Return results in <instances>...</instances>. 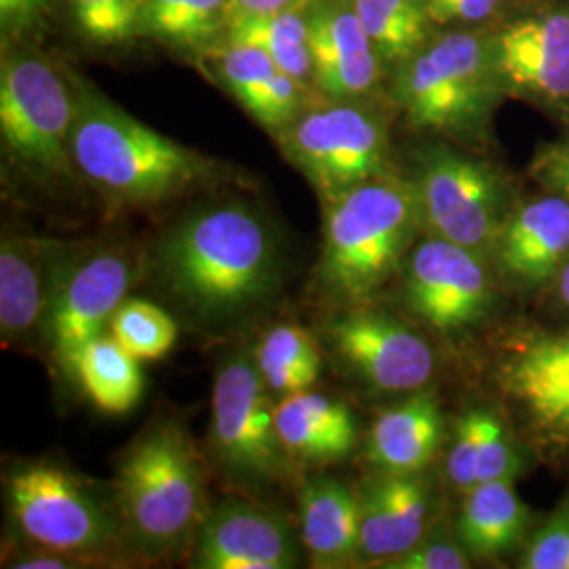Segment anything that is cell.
I'll list each match as a JSON object with an SVG mask.
<instances>
[{
	"label": "cell",
	"mask_w": 569,
	"mask_h": 569,
	"mask_svg": "<svg viewBox=\"0 0 569 569\" xmlns=\"http://www.w3.org/2000/svg\"><path fill=\"white\" fill-rule=\"evenodd\" d=\"M300 538L312 568H346L357 561V491L331 477L308 481L300 496Z\"/></svg>",
	"instance_id": "24"
},
{
	"label": "cell",
	"mask_w": 569,
	"mask_h": 569,
	"mask_svg": "<svg viewBox=\"0 0 569 569\" xmlns=\"http://www.w3.org/2000/svg\"><path fill=\"white\" fill-rule=\"evenodd\" d=\"M315 0H234L237 13H274L289 9H306Z\"/></svg>",
	"instance_id": "41"
},
{
	"label": "cell",
	"mask_w": 569,
	"mask_h": 569,
	"mask_svg": "<svg viewBox=\"0 0 569 569\" xmlns=\"http://www.w3.org/2000/svg\"><path fill=\"white\" fill-rule=\"evenodd\" d=\"M552 284H555V291H557L559 302L569 310V258L568 262L561 268V272L557 274V279L552 281Z\"/></svg>",
	"instance_id": "42"
},
{
	"label": "cell",
	"mask_w": 569,
	"mask_h": 569,
	"mask_svg": "<svg viewBox=\"0 0 569 569\" xmlns=\"http://www.w3.org/2000/svg\"><path fill=\"white\" fill-rule=\"evenodd\" d=\"M81 243L4 234L0 243V340L4 348L41 346L61 270Z\"/></svg>",
	"instance_id": "18"
},
{
	"label": "cell",
	"mask_w": 569,
	"mask_h": 569,
	"mask_svg": "<svg viewBox=\"0 0 569 569\" xmlns=\"http://www.w3.org/2000/svg\"><path fill=\"white\" fill-rule=\"evenodd\" d=\"M72 154L82 183L112 207H161L228 183L237 173L136 119L74 70Z\"/></svg>",
	"instance_id": "2"
},
{
	"label": "cell",
	"mask_w": 569,
	"mask_h": 569,
	"mask_svg": "<svg viewBox=\"0 0 569 569\" xmlns=\"http://www.w3.org/2000/svg\"><path fill=\"white\" fill-rule=\"evenodd\" d=\"M428 18L439 28H493L515 11V0H427Z\"/></svg>",
	"instance_id": "36"
},
{
	"label": "cell",
	"mask_w": 569,
	"mask_h": 569,
	"mask_svg": "<svg viewBox=\"0 0 569 569\" xmlns=\"http://www.w3.org/2000/svg\"><path fill=\"white\" fill-rule=\"evenodd\" d=\"M327 342L350 373L378 392H418L437 367L427 340L385 312H346L327 326Z\"/></svg>",
	"instance_id": "15"
},
{
	"label": "cell",
	"mask_w": 569,
	"mask_h": 569,
	"mask_svg": "<svg viewBox=\"0 0 569 569\" xmlns=\"http://www.w3.org/2000/svg\"><path fill=\"white\" fill-rule=\"evenodd\" d=\"M277 430L291 462L327 467L346 460L359 443L352 411L312 388L277 403Z\"/></svg>",
	"instance_id": "22"
},
{
	"label": "cell",
	"mask_w": 569,
	"mask_h": 569,
	"mask_svg": "<svg viewBox=\"0 0 569 569\" xmlns=\"http://www.w3.org/2000/svg\"><path fill=\"white\" fill-rule=\"evenodd\" d=\"M493 380L531 446L569 456V327L509 333L498 348Z\"/></svg>",
	"instance_id": "11"
},
{
	"label": "cell",
	"mask_w": 569,
	"mask_h": 569,
	"mask_svg": "<svg viewBox=\"0 0 569 569\" xmlns=\"http://www.w3.org/2000/svg\"><path fill=\"white\" fill-rule=\"evenodd\" d=\"M388 70L418 51L435 32L427 0H350Z\"/></svg>",
	"instance_id": "30"
},
{
	"label": "cell",
	"mask_w": 569,
	"mask_h": 569,
	"mask_svg": "<svg viewBox=\"0 0 569 569\" xmlns=\"http://www.w3.org/2000/svg\"><path fill=\"white\" fill-rule=\"evenodd\" d=\"M58 0H0V41L37 39L56 20Z\"/></svg>",
	"instance_id": "38"
},
{
	"label": "cell",
	"mask_w": 569,
	"mask_h": 569,
	"mask_svg": "<svg viewBox=\"0 0 569 569\" xmlns=\"http://www.w3.org/2000/svg\"><path fill=\"white\" fill-rule=\"evenodd\" d=\"M138 279L133 256L117 244H79L61 270L41 348L66 380L77 382L82 350L108 331Z\"/></svg>",
	"instance_id": "10"
},
{
	"label": "cell",
	"mask_w": 569,
	"mask_h": 569,
	"mask_svg": "<svg viewBox=\"0 0 569 569\" xmlns=\"http://www.w3.org/2000/svg\"><path fill=\"white\" fill-rule=\"evenodd\" d=\"M234 0H142L140 41L163 47L190 63L224 41Z\"/></svg>",
	"instance_id": "26"
},
{
	"label": "cell",
	"mask_w": 569,
	"mask_h": 569,
	"mask_svg": "<svg viewBox=\"0 0 569 569\" xmlns=\"http://www.w3.org/2000/svg\"><path fill=\"white\" fill-rule=\"evenodd\" d=\"M302 538L281 512L253 500H224L207 510L192 540L197 569H293L302 563Z\"/></svg>",
	"instance_id": "17"
},
{
	"label": "cell",
	"mask_w": 569,
	"mask_h": 569,
	"mask_svg": "<svg viewBox=\"0 0 569 569\" xmlns=\"http://www.w3.org/2000/svg\"><path fill=\"white\" fill-rule=\"evenodd\" d=\"M142 0H58L56 18L91 51H121L140 42Z\"/></svg>",
	"instance_id": "31"
},
{
	"label": "cell",
	"mask_w": 569,
	"mask_h": 569,
	"mask_svg": "<svg viewBox=\"0 0 569 569\" xmlns=\"http://www.w3.org/2000/svg\"><path fill=\"white\" fill-rule=\"evenodd\" d=\"M321 203V291L340 305H363L403 268L418 232H425L416 188L392 171Z\"/></svg>",
	"instance_id": "5"
},
{
	"label": "cell",
	"mask_w": 569,
	"mask_h": 569,
	"mask_svg": "<svg viewBox=\"0 0 569 569\" xmlns=\"http://www.w3.org/2000/svg\"><path fill=\"white\" fill-rule=\"evenodd\" d=\"M529 173L547 192L569 201V142L540 146L533 154Z\"/></svg>",
	"instance_id": "39"
},
{
	"label": "cell",
	"mask_w": 569,
	"mask_h": 569,
	"mask_svg": "<svg viewBox=\"0 0 569 569\" xmlns=\"http://www.w3.org/2000/svg\"><path fill=\"white\" fill-rule=\"evenodd\" d=\"M312 84L329 100L387 98V61L350 0H315L305 9Z\"/></svg>",
	"instance_id": "16"
},
{
	"label": "cell",
	"mask_w": 569,
	"mask_h": 569,
	"mask_svg": "<svg viewBox=\"0 0 569 569\" xmlns=\"http://www.w3.org/2000/svg\"><path fill=\"white\" fill-rule=\"evenodd\" d=\"M77 559L79 557H70L63 552L56 550L41 549L39 552H30V555H20L18 559H13L11 568L16 569H68L77 568Z\"/></svg>",
	"instance_id": "40"
},
{
	"label": "cell",
	"mask_w": 569,
	"mask_h": 569,
	"mask_svg": "<svg viewBox=\"0 0 569 569\" xmlns=\"http://www.w3.org/2000/svg\"><path fill=\"white\" fill-rule=\"evenodd\" d=\"M7 500L21 536L39 549L84 557L121 536L114 507L108 509L79 477L49 462L16 470Z\"/></svg>",
	"instance_id": "12"
},
{
	"label": "cell",
	"mask_w": 569,
	"mask_h": 569,
	"mask_svg": "<svg viewBox=\"0 0 569 569\" xmlns=\"http://www.w3.org/2000/svg\"><path fill=\"white\" fill-rule=\"evenodd\" d=\"M568 142H569V140H568Z\"/></svg>",
	"instance_id": "43"
},
{
	"label": "cell",
	"mask_w": 569,
	"mask_h": 569,
	"mask_svg": "<svg viewBox=\"0 0 569 569\" xmlns=\"http://www.w3.org/2000/svg\"><path fill=\"white\" fill-rule=\"evenodd\" d=\"M190 63L270 136H277L321 98L315 89L281 70L264 51L241 42H216Z\"/></svg>",
	"instance_id": "19"
},
{
	"label": "cell",
	"mask_w": 569,
	"mask_h": 569,
	"mask_svg": "<svg viewBox=\"0 0 569 569\" xmlns=\"http://www.w3.org/2000/svg\"><path fill=\"white\" fill-rule=\"evenodd\" d=\"M359 555L357 561L382 568L403 555L430 529L432 489L420 472H380L357 491Z\"/></svg>",
	"instance_id": "20"
},
{
	"label": "cell",
	"mask_w": 569,
	"mask_h": 569,
	"mask_svg": "<svg viewBox=\"0 0 569 569\" xmlns=\"http://www.w3.org/2000/svg\"><path fill=\"white\" fill-rule=\"evenodd\" d=\"M385 569H465L470 568V555L460 545L458 536L443 529H428L427 533L403 555L387 561Z\"/></svg>",
	"instance_id": "35"
},
{
	"label": "cell",
	"mask_w": 569,
	"mask_h": 569,
	"mask_svg": "<svg viewBox=\"0 0 569 569\" xmlns=\"http://www.w3.org/2000/svg\"><path fill=\"white\" fill-rule=\"evenodd\" d=\"M517 470H519V456L512 443L509 427L496 413L481 409L477 486L496 481V479L517 477Z\"/></svg>",
	"instance_id": "33"
},
{
	"label": "cell",
	"mask_w": 569,
	"mask_h": 569,
	"mask_svg": "<svg viewBox=\"0 0 569 569\" xmlns=\"http://www.w3.org/2000/svg\"><path fill=\"white\" fill-rule=\"evenodd\" d=\"M74 68L37 39L0 41V152L9 182L58 197L84 186L72 154Z\"/></svg>",
	"instance_id": "3"
},
{
	"label": "cell",
	"mask_w": 569,
	"mask_h": 569,
	"mask_svg": "<svg viewBox=\"0 0 569 569\" xmlns=\"http://www.w3.org/2000/svg\"><path fill=\"white\" fill-rule=\"evenodd\" d=\"M529 510L515 477L479 483L465 493L456 536L470 559H496L517 549L528 533Z\"/></svg>",
	"instance_id": "25"
},
{
	"label": "cell",
	"mask_w": 569,
	"mask_h": 569,
	"mask_svg": "<svg viewBox=\"0 0 569 569\" xmlns=\"http://www.w3.org/2000/svg\"><path fill=\"white\" fill-rule=\"evenodd\" d=\"M108 333L138 361H157L178 342V323L161 306L127 298L110 319Z\"/></svg>",
	"instance_id": "32"
},
{
	"label": "cell",
	"mask_w": 569,
	"mask_h": 569,
	"mask_svg": "<svg viewBox=\"0 0 569 569\" xmlns=\"http://www.w3.org/2000/svg\"><path fill=\"white\" fill-rule=\"evenodd\" d=\"M403 298L430 329L465 333L483 323L493 308L489 258L427 234L403 264Z\"/></svg>",
	"instance_id": "14"
},
{
	"label": "cell",
	"mask_w": 569,
	"mask_h": 569,
	"mask_svg": "<svg viewBox=\"0 0 569 569\" xmlns=\"http://www.w3.org/2000/svg\"><path fill=\"white\" fill-rule=\"evenodd\" d=\"M479 427L481 409L465 413L453 432L448 456V477L451 486L460 493L477 488V465H479Z\"/></svg>",
	"instance_id": "37"
},
{
	"label": "cell",
	"mask_w": 569,
	"mask_h": 569,
	"mask_svg": "<svg viewBox=\"0 0 569 569\" xmlns=\"http://www.w3.org/2000/svg\"><path fill=\"white\" fill-rule=\"evenodd\" d=\"M502 277L523 289L552 283L569 258V201L545 194L515 203L491 253Z\"/></svg>",
	"instance_id": "21"
},
{
	"label": "cell",
	"mask_w": 569,
	"mask_h": 569,
	"mask_svg": "<svg viewBox=\"0 0 569 569\" xmlns=\"http://www.w3.org/2000/svg\"><path fill=\"white\" fill-rule=\"evenodd\" d=\"M407 178L416 188L427 234L491 258L515 207L512 186L500 167L467 146L432 142L413 152Z\"/></svg>",
	"instance_id": "8"
},
{
	"label": "cell",
	"mask_w": 569,
	"mask_h": 569,
	"mask_svg": "<svg viewBox=\"0 0 569 569\" xmlns=\"http://www.w3.org/2000/svg\"><path fill=\"white\" fill-rule=\"evenodd\" d=\"M224 41L241 42L264 51L287 74L315 89L305 9L237 13L228 23Z\"/></svg>",
	"instance_id": "27"
},
{
	"label": "cell",
	"mask_w": 569,
	"mask_h": 569,
	"mask_svg": "<svg viewBox=\"0 0 569 569\" xmlns=\"http://www.w3.org/2000/svg\"><path fill=\"white\" fill-rule=\"evenodd\" d=\"M209 448L226 475L243 486L264 488L289 475L291 458L279 439L277 403L253 355H230L216 371Z\"/></svg>",
	"instance_id": "9"
},
{
	"label": "cell",
	"mask_w": 569,
	"mask_h": 569,
	"mask_svg": "<svg viewBox=\"0 0 569 569\" xmlns=\"http://www.w3.org/2000/svg\"><path fill=\"white\" fill-rule=\"evenodd\" d=\"M491 47L507 96L569 112V0L517 7L491 28Z\"/></svg>",
	"instance_id": "13"
},
{
	"label": "cell",
	"mask_w": 569,
	"mask_h": 569,
	"mask_svg": "<svg viewBox=\"0 0 569 569\" xmlns=\"http://www.w3.org/2000/svg\"><path fill=\"white\" fill-rule=\"evenodd\" d=\"M140 363L106 331L82 350L77 363V385L100 411L121 416L142 399Z\"/></svg>",
	"instance_id": "28"
},
{
	"label": "cell",
	"mask_w": 569,
	"mask_h": 569,
	"mask_svg": "<svg viewBox=\"0 0 569 569\" xmlns=\"http://www.w3.org/2000/svg\"><path fill=\"white\" fill-rule=\"evenodd\" d=\"M124 542L146 559L190 545L207 515L203 458L180 425L148 428L122 453L112 481Z\"/></svg>",
	"instance_id": "6"
},
{
	"label": "cell",
	"mask_w": 569,
	"mask_h": 569,
	"mask_svg": "<svg viewBox=\"0 0 569 569\" xmlns=\"http://www.w3.org/2000/svg\"><path fill=\"white\" fill-rule=\"evenodd\" d=\"M251 355L266 387L281 397L315 387L321 376L319 345L300 326L283 323L268 329Z\"/></svg>",
	"instance_id": "29"
},
{
	"label": "cell",
	"mask_w": 569,
	"mask_h": 569,
	"mask_svg": "<svg viewBox=\"0 0 569 569\" xmlns=\"http://www.w3.org/2000/svg\"><path fill=\"white\" fill-rule=\"evenodd\" d=\"M150 274L190 327L218 331L244 323L277 298L283 258L260 207L213 197L186 209L159 237Z\"/></svg>",
	"instance_id": "1"
},
{
	"label": "cell",
	"mask_w": 569,
	"mask_h": 569,
	"mask_svg": "<svg viewBox=\"0 0 569 569\" xmlns=\"http://www.w3.org/2000/svg\"><path fill=\"white\" fill-rule=\"evenodd\" d=\"M388 108V98H319L272 138L284 161L329 201L395 171Z\"/></svg>",
	"instance_id": "7"
},
{
	"label": "cell",
	"mask_w": 569,
	"mask_h": 569,
	"mask_svg": "<svg viewBox=\"0 0 569 569\" xmlns=\"http://www.w3.org/2000/svg\"><path fill=\"white\" fill-rule=\"evenodd\" d=\"M443 439V416L435 395L418 392L378 416L367 435V462L380 472H422Z\"/></svg>",
	"instance_id": "23"
},
{
	"label": "cell",
	"mask_w": 569,
	"mask_h": 569,
	"mask_svg": "<svg viewBox=\"0 0 569 569\" xmlns=\"http://www.w3.org/2000/svg\"><path fill=\"white\" fill-rule=\"evenodd\" d=\"M388 102L407 127L460 146L488 142L502 98L491 28H439L390 70Z\"/></svg>",
	"instance_id": "4"
},
{
	"label": "cell",
	"mask_w": 569,
	"mask_h": 569,
	"mask_svg": "<svg viewBox=\"0 0 569 569\" xmlns=\"http://www.w3.org/2000/svg\"><path fill=\"white\" fill-rule=\"evenodd\" d=\"M521 568L569 569V493L529 538Z\"/></svg>",
	"instance_id": "34"
}]
</instances>
